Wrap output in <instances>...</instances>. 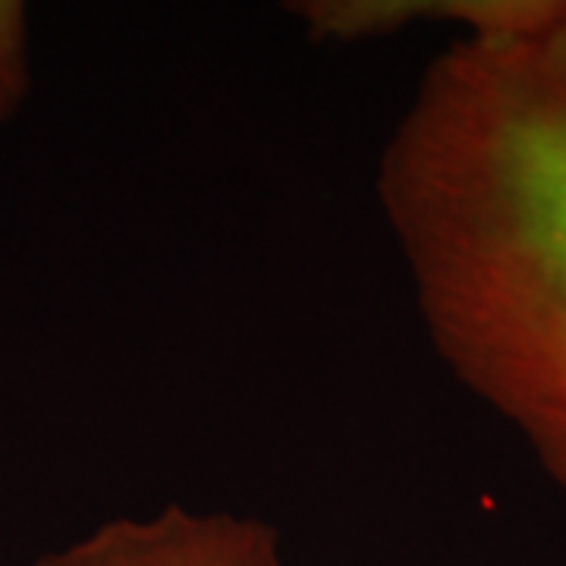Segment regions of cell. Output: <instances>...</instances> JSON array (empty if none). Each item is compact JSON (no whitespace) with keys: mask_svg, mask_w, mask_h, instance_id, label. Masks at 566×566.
I'll list each match as a JSON object with an SVG mask.
<instances>
[{"mask_svg":"<svg viewBox=\"0 0 566 566\" xmlns=\"http://www.w3.org/2000/svg\"><path fill=\"white\" fill-rule=\"evenodd\" d=\"M35 566H286L281 538L264 520L223 510L161 506L117 516Z\"/></svg>","mask_w":566,"mask_h":566,"instance_id":"obj_1","label":"cell"},{"mask_svg":"<svg viewBox=\"0 0 566 566\" xmlns=\"http://www.w3.org/2000/svg\"><path fill=\"white\" fill-rule=\"evenodd\" d=\"M32 92L29 10L20 0H0V123L13 120Z\"/></svg>","mask_w":566,"mask_h":566,"instance_id":"obj_2","label":"cell"}]
</instances>
